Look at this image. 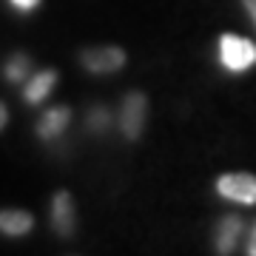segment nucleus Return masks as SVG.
<instances>
[{"label": "nucleus", "instance_id": "obj_1", "mask_svg": "<svg viewBox=\"0 0 256 256\" xmlns=\"http://www.w3.org/2000/svg\"><path fill=\"white\" fill-rule=\"evenodd\" d=\"M220 66L230 74H242L256 66V43L239 34H222L220 37Z\"/></svg>", "mask_w": 256, "mask_h": 256}, {"label": "nucleus", "instance_id": "obj_2", "mask_svg": "<svg viewBox=\"0 0 256 256\" xmlns=\"http://www.w3.org/2000/svg\"><path fill=\"white\" fill-rule=\"evenodd\" d=\"M146 117H148V100L146 94L131 92L122 97L120 102V114H117V126L122 131L126 140H140L142 128H146Z\"/></svg>", "mask_w": 256, "mask_h": 256}, {"label": "nucleus", "instance_id": "obj_3", "mask_svg": "<svg viewBox=\"0 0 256 256\" xmlns=\"http://www.w3.org/2000/svg\"><path fill=\"white\" fill-rule=\"evenodd\" d=\"M80 66L88 74H114L126 66V52L120 46H94L80 52Z\"/></svg>", "mask_w": 256, "mask_h": 256}, {"label": "nucleus", "instance_id": "obj_4", "mask_svg": "<svg viewBox=\"0 0 256 256\" xmlns=\"http://www.w3.org/2000/svg\"><path fill=\"white\" fill-rule=\"evenodd\" d=\"M220 196L239 205H256V176L254 174H225L216 182Z\"/></svg>", "mask_w": 256, "mask_h": 256}, {"label": "nucleus", "instance_id": "obj_5", "mask_svg": "<svg viewBox=\"0 0 256 256\" xmlns=\"http://www.w3.org/2000/svg\"><path fill=\"white\" fill-rule=\"evenodd\" d=\"M48 220L54 228L57 236H72L77 228V210H74V200L68 191H57L52 196V210H48Z\"/></svg>", "mask_w": 256, "mask_h": 256}, {"label": "nucleus", "instance_id": "obj_6", "mask_svg": "<svg viewBox=\"0 0 256 256\" xmlns=\"http://www.w3.org/2000/svg\"><path fill=\"white\" fill-rule=\"evenodd\" d=\"M68 122H72V111L66 106H54V108L43 111V117L37 120V137L43 142H54L66 134Z\"/></svg>", "mask_w": 256, "mask_h": 256}, {"label": "nucleus", "instance_id": "obj_7", "mask_svg": "<svg viewBox=\"0 0 256 256\" xmlns=\"http://www.w3.org/2000/svg\"><path fill=\"white\" fill-rule=\"evenodd\" d=\"M245 234V222L239 220L236 214H228L222 216L220 225H216V236H214V245H216V254L220 256H230L236 250L239 239Z\"/></svg>", "mask_w": 256, "mask_h": 256}, {"label": "nucleus", "instance_id": "obj_8", "mask_svg": "<svg viewBox=\"0 0 256 256\" xmlns=\"http://www.w3.org/2000/svg\"><path fill=\"white\" fill-rule=\"evenodd\" d=\"M57 86V72L54 68H43V72H32L26 82H23V100L28 106H40L48 100V94Z\"/></svg>", "mask_w": 256, "mask_h": 256}, {"label": "nucleus", "instance_id": "obj_9", "mask_svg": "<svg viewBox=\"0 0 256 256\" xmlns=\"http://www.w3.org/2000/svg\"><path fill=\"white\" fill-rule=\"evenodd\" d=\"M34 228V220H32V214L23 208H3L0 210V236L6 239H20L32 234Z\"/></svg>", "mask_w": 256, "mask_h": 256}, {"label": "nucleus", "instance_id": "obj_10", "mask_svg": "<svg viewBox=\"0 0 256 256\" xmlns=\"http://www.w3.org/2000/svg\"><path fill=\"white\" fill-rule=\"evenodd\" d=\"M3 77H6L12 86L26 82L28 77H32V57L23 54V52H14V54L6 60V66H3Z\"/></svg>", "mask_w": 256, "mask_h": 256}, {"label": "nucleus", "instance_id": "obj_11", "mask_svg": "<svg viewBox=\"0 0 256 256\" xmlns=\"http://www.w3.org/2000/svg\"><path fill=\"white\" fill-rule=\"evenodd\" d=\"M86 126H88V131H94V134L108 131V128H111V114H108V108H102V106L92 108V111H88V117H86Z\"/></svg>", "mask_w": 256, "mask_h": 256}, {"label": "nucleus", "instance_id": "obj_12", "mask_svg": "<svg viewBox=\"0 0 256 256\" xmlns=\"http://www.w3.org/2000/svg\"><path fill=\"white\" fill-rule=\"evenodd\" d=\"M40 3L43 0H9V6L14 12H20V14H32L34 9H40Z\"/></svg>", "mask_w": 256, "mask_h": 256}, {"label": "nucleus", "instance_id": "obj_13", "mask_svg": "<svg viewBox=\"0 0 256 256\" xmlns=\"http://www.w3.org/2000/svg\"><path fill=\"white\" fill-rule=\"evenodd\" d=\"M248 256H256V222H254V228H250V234H248Z\"/></svg>", "mask_w": 256, "mask_h": 256}, {"label": "nucleus", "instance_id": "obj_14", "mask_svg": "<svg viewBox=\"0 0 256 256\" xmlns=\"http://www.w3.org/2000/svg\"><path fill=\"white\" fill-rule=\"evenodd\" d=\"M242 6H245L248 18L254 20V26H256V0H242Z\"/></svg>", "mask_w": 256, "mask_h": 256}, {"label": "nucleus", "instance_id": "obj_15", "mask_svg": "<svg viewBox=\"0 0 256 256\" xmlns=\"http://www.w3.org/2000/svg\"><path fill=\"white\" fill-rule=\"evenodd\" d=\"M6 122H9V111H6V106L0 102V131L6 128Z\"/></svg>", "mask_w": 256, "mask_h": 256}]
</instances>
